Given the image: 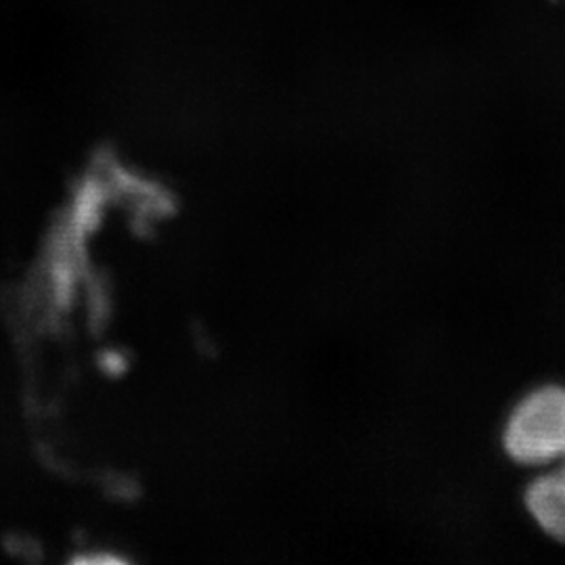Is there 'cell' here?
<instances>
[{
    "label": "cell",
    "instance_id": "1",
    "mask_svg": "<svg viewBox=\"0 0 565 565\" xmlns=\"http://www.w3.org/2000/svg\"><path fill=\"white\" fill-rule=\"evenodd\" d=\"M503 443L515 463L555 465L527 484L524 505L546 536L565 543L564 385H543L530 392L511 411Z\"/></svg>",
    "mask_w": 565,
    "mask_h": 565
}]
</instances>
